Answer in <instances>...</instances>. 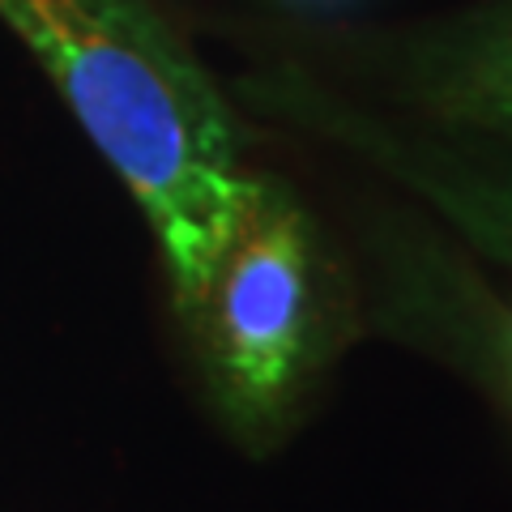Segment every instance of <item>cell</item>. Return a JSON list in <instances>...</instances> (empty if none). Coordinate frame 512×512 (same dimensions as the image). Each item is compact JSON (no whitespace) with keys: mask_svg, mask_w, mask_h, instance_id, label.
<instances>
[{"mask_svg":"<svg viewBox=\"0 0 512 512\" xmlns=\"http://www.w3.org/2000/svg\"><path fill=\"white\" fill-rule=\"evenodd\" d=\"M0 22L137 201L184 316L252 184L235 103L146 0H0Z\"/></svg>","mask_w":512,"mask_h":512,"instance_id":"cell-1","label":"cell"},{"mask_svg":"<svg viewBox=\"0 0 512 512\" xmlns=\"http://www.w3.org/2000/svg\"><path fill=\"white\" fill-rule=\"evenodd\" d=\"M218 427L261 457L299 427L355 333V299L295 188L252 171L244 210L180 316Z\"/></svg>","mask_w":512,"mask_h":512,"instance_id":"cell-2","label":"cell"},{"mask_svg":"<svg viewBox=\"0 0 512 512\" xmlns=\"http://www.w3.org/2000/svg\"><path fill=\"white\" fill-rule=\"evenodd\" d=\"M235 107L372 167L478 256L512 265V158L355 103L299 64L235 82Z\"/></svg>","mask_w":512,"mask_h":512,"instance_id":"cell-3","label":"cell"},{"mask_svg":"<svg viewBox=\"0 0 512 512\" xmlns=\"http://www.w3.org/2000/svg\"><path fill=\"white\" fill-rule=\"evenodd\" d=\"M397 94L427 128L512 146V0H474L397 43Z\"/></svg>","mask_w":512,"mask_h":512,"instance_id":"cell-4","label":"cell"}]
</instances>
